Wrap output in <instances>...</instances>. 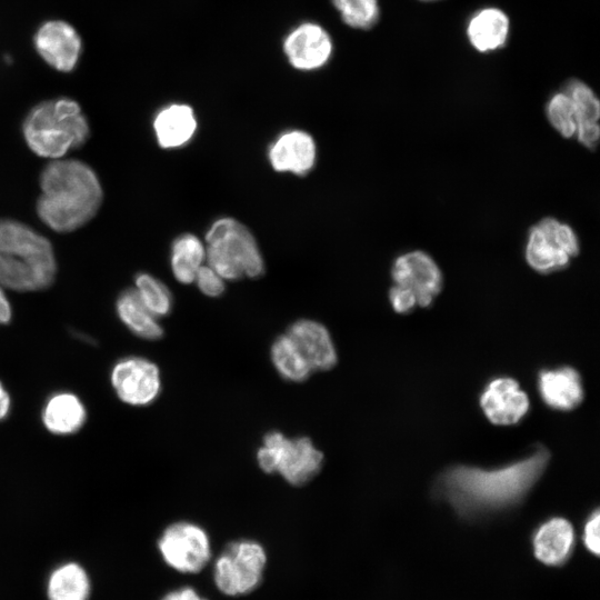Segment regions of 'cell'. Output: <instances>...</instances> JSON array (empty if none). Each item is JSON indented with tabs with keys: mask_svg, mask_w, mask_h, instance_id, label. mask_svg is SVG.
Here are the masks:
<instances>
[{
	"mask_svg": "<svg viewBox=\"0 0 600 600\" xmlns=\"http://www.w3.org/2000/svg\"><path fill=\"white\" fill-rule=\"evenodd\" d=\"M548 460L549 452L538 448L531 456L497 469L457 466L441 476L438 491L462 513L502 509L526 497Z\"/></svg>",
	"mask_w": 600,
	"mask_h": 600,
	"instance_id": "6da1fadb",
	"label": "cell"
},
{
	"mask_svg": "<svg viewBox=\"0 0 600 600\" xmlns=\"http://www.w3.org/2000/svg\"><path fill=\"white\" fill-rule=\"evenodd\" d=\"M37 213L57 232H71L88 223L98 212L103 191L98 176L78 159H53L40 174Z\"/></svg>",
	"mask_w": 600,
	"mask_h": 600,
	"instance_id": "7a4b0ae2",
	"label": "cell"
},
{
	"mask_svg": "<svg viewBox=\"0 0 600 600\" xmlns=\"http://www.w3.org/2000/svg\"><path fill=\"white\" fill-rule=\"evenodd\" d=\"M56 274L50 241L23 222L0 219V287L18 292L42 290Z\"/></svg>",
	"mask_w": 600,
	"mask_h": 600,
	"instance_id": "3957f363",
	"label": "cell"
},
{
	"mask_svg": "<svg viewBox=\"0 0 600 600\" xmlns=\"http://www.w3.org/2000/svg\"><path fill=\"white\" fill-rule=\"evenodd\" d=\"M22 131L28 147L50 160L63 158L86 143L90 136L79 103L69 98L43 101L27 114Z\"/></svg>",
	"mask_w": 600,
	"mask_h": 600,
	"instance_id": "277c9868",
	"label": "cell"
},
{
	"mask_svg": "<svg viewBox=\"0 0 600 600\" xmlns=\"http://www.w3.org/2000/svg\"><path fill=\"white\" fill-rule=\"evenodd\" d=\"M206 261L224 280L258 278L264 261L251 231L231 217L212 222L204 237Z\"/></svg>",
	"mask_w": 600,
	"mask_h": 600,
	"instance_id": "5b68a950",
	"label": "cell"
},
{
	"mask_svg": "<svg viewBox=\"0 0 600 600\" xmlns=\"http://www.w3.org/2000/svg\"><path fill=\"white\" fill-rule=\"evenodd\" d=\"M259 467L266 473H279L292 486H302L321 470L323 453L308 437L287 438L270 431L257 451Z\"/></svg>",
	"mask_w": 600,
	"mask_h": 600,
	"instance_id": "8992f818",
	"label": "cell"
},
{
	"mask_svg": "<svg viewBox=\"0 0 600 600\" xmlns=\"http://www.w3.org/2000/svg\"><path fill=\"white\" fill-rule=\"evenodd\" d=\"M266 562V551L259 542L247 539L232 541L214 562V583L227 596L248 594L260 586Z\"/></svg>",
	"mask_w": 600,
	"mask_h": 600,
	"instance_id": "52a82bcc",
	"label": "cell"
},
{
	"mask_svg": "<svg viewBox=\"0 0 600 600\" xmlns=\"http://www.w3.org/2000/svg\"><path fill=\"white\" fill-rule=\"evenodd\" d=\"M579 252V240L573 229L553 218L534 224L527 239L524 256L528 264L540 273L563 269Z\"/></svg>",
	"mask_w": 600,
	"mask_h": 600,
	"instance_id": "ba28073f",
	"label": "cell"
},
{
	"mask_svg": "<svg viewBox=\"0 0 600 600\" xmlns=\"http://www.w3.org/2000/svg\"><path fill=\"white\" fill-rule=\"evenodd\" d=\"M158 548L164 562L183 573L200 572L211 558L208 533L189 521L168 526L158 540Z\"/></svg>",
	"mask_w": 600,
	"mask_h": 600,
	"instance_id": "9c48e42d",
	"label": "cell"
},
{
	"mask_svg": "<svg viewBox=\"0 0 600 600\" xmlns=\"http://www.w3.org/2000/svg\"><path fill=\"white\" fill-rule=\"evenodd\" d=\"M111 383L123 402L131 406H147L160 392V371L156 363L146 358L128 357L113 367Z\"/></svg>",
	"mask_w": 600,
	"mask_h": 600,
	"instance_id": "30bf717a",
	"label": "cell"
},
{
	"mask_svg": "<svg viewBox=\"0 0 600 600\" xmlns=\"http://www.w3.org/2000/svg\"><path fill=\"white\" fill-rule=\"evenodd\" d=\"M394 284L410 290L420 307H428L439 294L442 274L434 260L423 251H410L399 256L391 269Z\"/></svg>",
	"mask_w": 600,
	"mask_h": 600,
	"instance_id": "8fae6325",
	"label": "cell"
},
{
	"mask_svg": "<svg viewBox=\"0 0 600 600\" xmlns=\"http://www.w3.org/2000/svg\"><path fill=\"white\" fill-rule=\"evenodd\" d=\"M33 41L41 58L62 72L74 69L82 51L79 33L62 20H50L41 24Z\"/></svg>",
	"mask_w": 600,
	"mask_h": 600,
	"instance_id": "7c38bea8",
	"label": "cell"
},
{
	"mask_svg": "<svg viewBox=\"0 0 600 600\" xmlns=\"http://www.w3.org/2000/svg\"><path fill=\"white\" fill-rule=\"evenodd\" d=\"M333 43L321 26L312 22L299 24L283 41V52L289 63L302 71L321 68L330 59Z\"/></svg>",
	"mask_w": 600,
	"mask_h": 600,
	"instance_id": "4fadbf2b",
	"label": "cell"
},
{
	"mask_svg": "<svg viewBox=\"0 0 600 600\" xmlns=\"http://www.w3.org/2000/svg\"><path fill=\"white\" fill-rule=\"evenodd\" d=\"M268 160L272 169L278 172L306 176L316 164V141L303 130L284 131L269 146Z\"/></svg>",
	"mask_w": 600,
	"mask_h": 600,
	"instance_id": "5bb4252c",
	"label": "cell"
},
{
	"mask_svg": "<svg viewBox=\"0 0 600 600\" xmlns=\"http://www.w3.org/2000/svg\"><path fill=\"white\" fill-rule=\"evenodd\" d=\"M312 371L333 368L338 360L336 347L328 329L311 319L294 321L286 332Z\"/></svg>",
	"mask_w": 600,
	"mask_h": 600,
	"instance_id": "9a60e30c",
	"label": "cell"
},
{
	"mask_svg": "<svg viewBox=\"0 0 600 600\" xmlns=\"http://www.w3.org/2000/svg\"><path fill=\"white\" fill-rule=\"evenodd\" d=\"M480 403L487 418L496 424L517 423L529 409L528 396L510 378H499L489 383Z\"/></svg>",
	"mask_w": 600,
	"mask_h": 600,
	"instance_id": "2e32d148",
	"label": "cell"
},
{
	"mask_svg": "<svg viewBox=\"0 0 600 600\" xmlns=\"http://www.w3.org/2000/svg\"><path fill=\"white\" fill-rule=\"evenodd\" d=\"M562 90L572 102L578 141L584 147L593 149L600 138V102L597 94L591 87L579 79H570Z\"/></svg>",
	"mask_w": 600,
	"mask_h": 600,
	"instance_id": "e0dca14e",
	"label": "cell"
},
{
	"mask_svg": "<svg viewBox=\"0 0 600 600\" xmlns=\"http://www.w3.org/2000/svg\"><path fill=\"white\" fill-rule=\"evenodd\" d=\"M466 32L470 44L478 52L496 51L508 41L510 19L500 8L484 7L470 17Z\"/></svg>",
	"mask_w": 600,
	"mask_h": 600,
	"instance_id": "ac0fdd59",
	"label": "cell"
},
{
	"mask_svg": "<svg viewBox=\"0 0 600 600\" xmlns=\"http://www.w3.org/2000/svg\"><path fill=\"white\" fill-rule=\"evenodd\" d=\"M197 119L193 109L184 103H171L160 109L153 119L158 144L163 149L179 148L196 133Z\"/></svg>",
	"mask_w": 600,
	"mask_h": 600,
	"instance_id": "d6986e66",
	"label": "cell"
},
{
	"mask_svg": "<svg viewBox=\"0 0 600 600\" xmlns=\"http://www.w3.org/2000/svg\"><path fill=\"white\" fill-rule=\"evenodd\" d=\"M573 544V528L563 518H552L544 522L533 538L537 559L548 566L563 563L571 554Z\"/></svg>",
	"mask_w": 600,
	"mask_h": 600,
	"instance_id": "ffe728a7",
	"label": "cell"
},
{
	"mask_svg": "<svg viewBox=\"0 0 600 600\" xmlns=\"http://www.w3.org/2000/svg\"><path fill=\"white\" fill-rule=\"evenodd\" d=\"M539 390L544 402L559 410L573 409L583 398L580 377L572 368L541 372Z\"/></svg>",
	"mask_w": 600,
	"mask_h": 600,
	"instance_id": "44dd1931",
	"label": "cell"
},
{
	"mask_svg": "<svg viewBox=\"0 0 600 600\" xmlns=\"http://www.w3.org/2000/svg\"><path fill=\"white\" fill-rule=\"evenodd\" d=\"M42 421L54 434H71L83 426L86 409L73 393H57L47 401L42 411Z\"/></svg>",
	"mask_w": 600,
	"mask_h": 600,
	"instance_id": "7402d4cb",
	"label": "cell"
},
{
	"mask_svg": "<svg viewBox=\"0 0 600 600\" xmlns=\"http://www.w3.org/2000/svg\"><path fill=\"white\" fill-rule=\"evenodd\" d=\"M120 320L136 336L157 340L163 336L158 318L143 304L134 288L122 291L116 302Z\"/></svg>",
	"mask_w": 600,
	"mask_h": 600,
	"instance_id": "603a6c76",
	"label": "cell"
},
{
	"mask_svg": "<svg viewBox=\"0 0 600 600\" xmlns=\"http://www.w3.org/2000/svg\"><path fill=\"white\" fill-rule=\"evenodd\" d=\"M204 260V243L197 236L183 233L173 240L170 251V267L178 282L193 283L196 273Z\"/></svg>",
	"mask_w": 600,
	"mask_h": 600,
	"instance_id": "cb8c5ba5",
	"label": "cell"
},
{
	"mask_svg": "<svg viewBox=\"0 0 600 600\" xmlns=\"http://www.w3.org/2000/svg\"><path fill=\"white\" fill-rule=\"evenodd\" d=\"M49 600H88L90 581L86 570L76 562L54 569L48 580Z\"/></svg>",
	"mask_w": 600,
	"mask_h": 600,
	"instance_id": "d4e9b609",
	"label": "cell"
},
{
	"mask_svg": "<svg viewBox=\"0 0 600 600\" xmlns=\"http://www.w3.org/2000/svg\"><path fill=\"white\" fill-rule=\"evenodd\" d=\"M270 353L274 368L283 379L303 382L310 377L311 368L287 333L273 341Z\"/></svg>",
	"mask_w": 600,
	"mask_h": 600,
	"instance_id": "484cf974",
	"label": "cell"
},
{
	"mask_svg": "<svg viewBox=\"0 0 600 600\" xmlns=\"http://www.w3.org/2000/svg\"><path fill=\"white\" fill-rule=\"evenodd\" d=\"M134 290L143 304L157 317L170 313L173 298L169 288L149 273H139L134 279Z\"/></svg>",
	"mask_w": 600,
	"mask_h": 600,
	"instance_id": "4316f807",
	"label": "cell"
},
{
	"mask_svg": "<svg viewBox=\"0 0 600 600\" xmlns=\"http://www.w3.org/2000/svg\"><path fill=\"white\" fill-rule=\"evenodd\" d=\"M342 21L350 28L368 30L380 18L378 0H331Z\"/></svg>",
	"mask_w": 600,
	"mask_h": 600,
	"instance_id": "83f0119b",
	"label": "cell"
},
{
	"mask_svg": "<svg viewBox=\"0 0 600 600\" xmlns=\"http://www.w3.org/2000/svg\"><path fill=\"white\" fill-rule=\"evenodd\" d=\"M547 118L550 124L564 138L576 136L577 123L572 102L563 91L553 93L546 107Z\"/></svg>",
	"mask_w": 600,
	"mask_h": 600,
	"instance_id": "f1b7e54d",
	"label": "cell"
},
{
	"mask_svg": "<svg viewBox=\"0 0 600 600\" xmlns=\"http://www.w3.org/2000/svg\"><path fill=\"white\" fill-rule=\"evenodd\" d=\"M193 283L208 297L216 298L223 293L224 279L209 264H202L196 273Z\"/></svg>",
	"mask_w": 600,
	"mask_h": 600,
	"instance_id": "f546056e",
	"label": "cell"
},
{
	"mask_svg": "<svg viewBox=\"0 0 600 600\" xmlns=\"http://www.w3.org/2000/svg\"><path fill=\"white\" fill-rule=\"evenodd\" d=\"M389 299L394 311L407 313L417 306L414 294L401 286L394 284L389 291Z\"/></svg>",
	"mask_w": 600,
	"mask_h": 600,
	"instance_id": "4dcf8cb0",
	"label": "cell"
},
{
	"mask_svg": "<svg viewBox=\"0 0 600 600\" xmlns=\"http://www.w3.org/2000/svg\"><path fill=\"white\" fill-rule=\"evenodd\" d=\"M600 513L596 510L584 527L583 541L590 552L598 556L600 551L599 541Z\"/></svg>",
	"mask_w": 600,
	"mask_h": 600,
	"instance_id": "1f68e13d",
	"label": "cell"
},
{
	"mask_svg": "<svg viewBox=\"0 0 600 600\" xmlns=\"http://www.w3.org/2000/svg\"><path fill=\"white\" fill-rule=\"evenodd\" d=\"M161 600H207L201 598L197 591L191 587H183L178 590H173L167 594Z\"/></svg>",
	"mask_w": 600,
	"mask_h": 600,
	"instance_id": "d6a6232c",
	"label": "cell"
},
{
	"mask_svg": "<svg viewBox=\"0 0 600 600\" xmlns=\"http://www.w3.org/2000/svg\"><path fill=\"white\" fill-rule=\"evenodd\" d=\"M11 306L3 291V288L0 287V324L8 323L11 319Z\"/></svg>",
	"mask_w": 600,
	"mask_h": 600,
	"instance_id": "836d02e7",
	"label": "cell"
},
{
	"mask_svg": "<svg viewBox=\"0 0 600 600\" xmlns=\"http://www.w3.org/2000/svg\"><path fill=\"white\" fill-rule=\"evenodd\" d=\"M10 410V397L0 382V420L7 417Z\"/></svg>",
	"mask_w": 600,
	"mask_h": 600,
	"instance_id": "e575fe53",
	"label": "cell"
},
{
	"mask_svg": "<svg viewBox=\"0 0 600 600\" xmlns=\"http://www.w3.org/2000/svg\"><path fill=\"white\" fill-rule=\"evenodd\" d=\"M419 1H422V2H433V1H439V0H419Z\"/></svg>",
	"mask_w": 600,
	"mask_h": 600,
	"instance_id": "d590c367",
	"label": "cell"
}]
</instances>
